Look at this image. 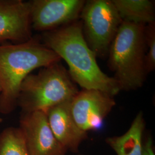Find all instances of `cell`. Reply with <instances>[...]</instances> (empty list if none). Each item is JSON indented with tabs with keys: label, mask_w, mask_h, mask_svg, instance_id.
Wrapping results in <instances>:
<instances>
[{
	"label": "cell",
	"mask_w": 155,
	"mask_h": 155,
	"mask_svg": "<svg viewBox=\"0 0 155 155\" xmlns=\"http://www.w3.org/2000/svg\"><path fill=\"white\" fill-rule=\"evenodd\" d=\"M80 17L90 48L96 56L105 57L123 21L115 6L109 0L87 1Z\"/></svg>",
	"instance_id": "5b68a950"
},
{
	"label": "cell",
	"mask_w": 155,
	"mask_h": 155,
	"mask_svg": "<svg viewBox=\"0 0 155 155\" xmlns=\"http://www.w3.org/2000/svg\"><path fill=\"white\" fill-rule=\"evenodd\" d=\"M61 61L36 38L21 43H0V113L9 114L15 110L22 82L33 70Z\"/></svg>",
	"instance_id": "7a4b0ae2"
},
{
	"label": "cell",
	"mask_w": 155,
	"mask_h": 155,
	"mask_svg": "<svg viewBox=\"0 0 155 155\" xmlns=\"http://www.w3.org/2000/svg\"><path fill=\"white\" fill-rule=\"evenodd\" d=\"M19 123L29 155H66L67 150L56 139L45 112L22 113Z\"/></svg>",
	"instance_id": "ba28073f"
},
{
	"label": "cell",
	"mask_w": 155,
	"mask_h": 155,
	"mask_svg": "<svg viewBox=\"0 0 155 155\" xmlns=\"http://www.w3.org/2000/svg\"><path fill=\"white\" fill-rule=\"evenodd\" d=\"M144 129L143 113L140 112L126 133L109 137L106 141L117 155H143Z\"/></svg>",
	"instance_id": "8fae6325"
},
{
	"label": "cell",
	"mask_w": 155,
	"mask_h": 155,
	"mask_svg": "<svg viewBox=\"0 0 155 155\" xmlns=\"http://www.w3.org/2000/svg\"><path fill=\"white\" fill-rule=\"evenodd\" d=\"M1 91V83H0V93Z\"/></svg>",
	"instance_id": "2e32d148"
},
{
	"label": "cell",
	"mask_w": 155,
	"mask_h": 155,
	"mask_svg": "<svg viewBox=\"0 0 155 155\" xmlns=\"http://www.w3.org/2000/svg\"><path fill=\"white\" fill-rule=\"evenodd\" d=\"M29 1L0 0V43H21L32 37Z\"/></svg>",
	"instance_id": "9c48e42d"
},
{
	"label": "cell",
	"mask_w": 155,
	"mask_h": 155,
	"mask_svg": "<svg viewBox=\"0 0 155 155\" xmlns=\"http://www.w3.org/2000/svg\"><path fill=\"white\" fill-rule=\"evenodd\" d=\"M43 44L68 66L70 77L83 89L97 90L114 97L121 90L113 77L103 72L84 37L81 21H76L43 35Z\"/></svg>",
	"instance_id": "6da1fadb"
},
{
	"label": "cell",
	"mask_w": 155,
	"mask_h": 155,
	"mask_svg": "<svg viewBox=\"0 0 155 155\" xmlns=\"http://www.w3.org/2000/svg\"><path fill=\"white\" fill-rule=\"evenodd\" d=\"M68 71L59 62L30 74L23 81L17 99L22 113L43 111L71 100L78 93Z\"/></svg>",
	"instance_id": "277c9868"
},
{
	"label": "cell",
	"mask_w": 155,
	"mask_h": 155,
	"mask_svg": "<svg viewBox=\"0 0 155 155\" xmlns=\"http://www.w3.org/2000/svg\"><path fill=\"white\" fill-rule=\"evenodd\" d=\"M122 21L137 24H155L154 2L150 0H112Z\"/></svg>",
	"instance_id": "7c38bea8"
},
{
	"label": "cell",
	"mask_w": 155,
	"mask_h": 155,
	"mask_svg": "<svg viewBox=\"0 0 155 155\" xmlns=\"http://www.w3.org/2000/svg\"><path fill=\"white\" fill-rule=\"evenodd\" d=\"M143 155H155L153 145V141L150 137L143 144Z\"/></svg>",
	"instance_id": "9a60e30c"
},
{
	"label": "cell",
	"mask_w": 155,
	"mask_h": 155,
	"mask_svg": "<svg viewBox=\"0 0 155 155\" xmlns=\"http://www.w3.org/2000/svg\"><path fill=\"white\" fill-rule=\"evenodd\" d=\"M71 100L50 108L45 113L56 139L67 150L75 153L82 141L87 138V133L78 127L73 118L70 107Z\"/></svg>",
	"instance_id": "30bf717a"
},
{
	"label": "cell",
	"mask_w": 155,
	"mask_h": 155,
	"mask_svg": "<svg viewBox=\"0 0 155 155\" xmlns=\"http://www.w3.org/2000/svg\"><path fill=\"white\" fill-rule=\"evenodd\" d=\"M145 36L147 52L145 55V69L147 73L155 68V24L145 25Z\"/></svg>",
	"instance_id": "5bb4252c"
},
{
	"label": "cell",
	"mask_w": 155,
	"mask_h": 155,
	"mask_svg": "<svg viewBox=\"0 0 155 155\" xmlns=\"http://www.w3.org/2000/svg\"><path fill=\"white\" fill-rule=\"evenodd\" d=\"M31 27L35 31L48 32L78 21L85 1H31Z\"/></svg>",
	"instance_id": "8992f818"
},
{
	"label": "cell",
	"mask_w": 155,
	"mask_h": 155,
	"mask_svg": "<svg viewBox=\"0 0 155 155\" xmlns=\"http://www.w3.org/2000/svg\"><path fill=\"white\" fill-rule=\"evenodd\" d=\"M145 27L123 21L111 44L109 66L120 90H134L144 84L147 74Z\"/></svg>",
	"instance_id": "3957f363"
},
{
	"label": "cell",
	"mask_w": 155,
	"mask_h": 155,
	"mask_svg": "<svg viewBox=\"0 0 155 155\" xmlns=\"http://www.w3.org/2000/svg\"><path fill=\"white\" fill-rule=\"evenodd\" d=\"M0 155H30L19 127H6L0 133Z\"/></svg>",
	"instance_id": "4fadbf2b"
},
{
	"label": "cell",
	"mask_w": 155,
	"mask_h": 155,
	"mask_svg": "<svg viewBox=\"0 0 155 155\" xmlns=\"http://www.w3.org/2000/svg\"><path fill=\"white\" fill-rule=\"evenodd\" d=\"M113 97L97 90L83 89L71 101L72 116L83 131L98 130L104 120L116 105Z\"/></svg>",
	"instance_id": "52a82bcc"
},
{
	"label": "cell",
	"mask_w": 155,
	"mask_h": 155,
	"mask_svg": "<svg viewBox=\"0 0 155 155\" xmlns=\"http://www.w3.org/2000/svg\"></svg>",
	"instance_id": "e0dca14e"
}]
</instances>
